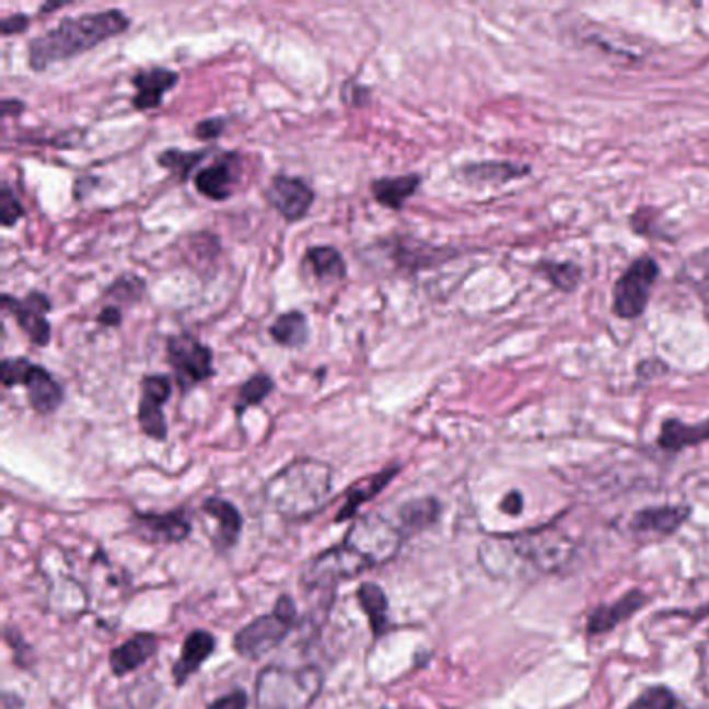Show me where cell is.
Returning a JSON list of instances; mask_svg holds the SVG:
<instances>
[{"label": "cell", "instance_id": "6da1fadb", "mask_svg": "<svg viewBox=\"0 0 709 709\" xmlns=\"http://www.w3.org/2000/svg\"><path fill=\"white\" fill-rule=\"evenodd\" d=\"M131 20L119 9L65 18L57 27L27 44V65L32 71H44L50 65L63 63L98 44L121 36L129 30Z\"/></svg>", "mask_w": 709, "mask_h": 709}, {"label": "cell", "instance_id": "7a4b0ae2", "mask_svg": "<svg viewBox=\"0 0 709 709\" xmlns=\"http://www.w3.org/2000/svg\"><path fill=\"white\" fill-rule=\"evenodd\" d=\"M334 468L327 462L298 458L265 485V500L283 521H306L332 498Z\"/></svg>", "mask_w": 709, "mask_h": 709}, {"label": "cell", "instance_id": "3957f363", "mask_svg": "<svg viewBox=\"0 0 709 709\" xmlns=\"http://www.w3.org/2000/svg\"><path fill=\"white\" fill-rule=\"evenodd\" d=\"M323 690L316 666H267L256 678V709H306Z\"/></svg>", "mask_w": 709, "mask_h": 709}, {"label": "cell", "instance_id": "277c9868", "mask_svg": "<svg viewBox=\"0 0 709 709\" xmlns=\"http://www.w3.org/2000/svg\"><path fill=\"white\" fill-rule=\"evenodd\" d=\"M298 623V609L290 595H279L271 612L254 618L233 637V649L246 660H260L281 646Z\"/></svg>", "mask_w": 709, "mask_h": 709}, {"label": "cell", "instance_id": "5b68a950", "mask_svg": "<svg viewBox=\"0 0 709 709\" xmlns=\"http://www.w3.org/2000/svg\"><path fill=\"white\" fill-rule=\"evenodd\" d=\"M341 542L358 556H362L373 568L390 563L402 549L404 533L399 526L381 514L358 516Z\"/></svg>", "mask_w": 709, "mask_h": 709}, {"label": "cell", "instance_id": "8992f818", "mask_svg": "<svg viewBox=\"0 0 709 709\" xmlns=\"http://www.w3.org/2000/svg\"><path fill=\"white\" fill-rule=\"evenodd\" d=\"M658 277L660 265L651 256H639L614 286V314L635 321L646 313Z\"/></svg>", "mask_w": 709, "mask_h": 709}, {"label": "cell", "instance_id": "52a82bcc", "mask_svg": "<svg viewBox=\"0 0 709 709\" xmlns=\"http://www.w3.org/2000/svg\"><path fill=\"white\" fill-rule=\"evenodd\" d=\"M367 570H373V566L341 542L314 556L313 562L304 568L302 584L306 589H335L337 584L356 579Z\"/></svg>", "mask_w": 709, "mask_h": 709}, {"label": "cell", "instance_id": "ba28073f", "mask_svg": "<svg viewBox=\"0 0 709 709\" xmlns=\"http://www.w3.org/2000/svg\"><path fill=\"white\" fill-rule=\"evenodd\" d=\"M167 360L182 392H189L214 376L212 350L191 334L167 337Z\"/></svg>", "mask_w": 709, "mask_h": 709}, {"label": "cell", "instance_id": "9c48e42d", "mask_svg": "<svg viewBox=\"0 0 709 709\" xmlns=\"http://www.w3.org/2000/svg\"><path fill=\"white\" fill-rule=\"evenodd\" d=\"M0 304H2L4 313L11 314L15 318V323L22 327L23 334L27 335V339L34 346L44 348L50 344L53 329H50V323L46 321V314L50 313L53 304H50L48 295H44L43 292H30L22 300H18V298L4 293L0 298Z\"/></svg>", "mask_w": 709, "mask_h": 709}, {"label": "cell", "instance_id": "30bf717a", "mask_svg": "<svg viewBox=\"0 0 709 709\" xmlns=\"http://www.w3.org/2000/svg\"><path fill=\"white\" fill-rule=\"evenodd\" d=\"M173 392V381L167 375H147L142 379V397L138 406V425L147 438L165 441L168 435L163 406Z\"/></svg>", "mask_w": 709, "mask_h": 709}, {"label": "cell", "instance_id": "8fae6325", "mask_svg": "<svg viewBox=\"0 0 709 709\" xmlns=\"http://www.w3.org/2000/svg\"><path fill=\"white\" fill-rule=\"evenodd\" d=\"M510 545L516 549L522 560L535 563L539 570H558L563 560H568L570 543L560 533H551L547 528L537 533H526L519 537H510Z\"/></svg>", "mask_w": 709, "mask_h": 709}, {"label": "cell", "instance_id": "7c38bea8", "mask_svg": "<svg viewBox=\"0 0 709 709\" xmlns=\"http://www.w3.org/2000/svg\"><path fill=\"white\" fill-rule=\"evenodd\" d=\"M314 189L300 177L292 175H275L271 186L267 189V200L286 221L295 223L313 209Z\"/></svg>", "mask_w": 709, "mask_h": 709}, {"label": "cell", "instance_id": "4fadbf2b", "mask_svg": "<svg viewBox=\"0 0 709 709\" xmlns=\"http://www.w3.org/2000/svg\"><path fill=\"white\" fill-rule=\"evenodd\" d=\"M131 533L147 543H182L191 535V522L184 510L167 514L133 512Z\"/></svg>", "mask_w": 709, "mask_h": 709}, {"label": "cell", "instance_id": "5bb4252c", "mask_svg": "<svg viewBox=\"0 0 709 709\" xmlns=\"http://www.w3.org/2000/svg\"><path fill=\"white\" fill-rule=\"evenodd\" d=\"M22 385L25 387L27 402L36 415L48 417L63 406V385L40 364H34V362L30 364L27 373L23 376Z\"/></svg>", "mask_w": 709, "mask_h": 709}, {"label": "cell", "instance_id": "9a60e30c", "mask_svg": "<svg viewBox=\"0 0 709 709\" xmlns=\"http://www.w3.org/2000/svg\"><path fill=\"white\" fill-rule=\"evenodd\" d=\"M690 510L687 505H660V508H646L637 512L628 528L635 537L649 539V537H667L674 531L681 528V524L687 521Z\"/></svg>", "mask_w": 709, "mask_h": 709}, {"label": "cell", "instance_id": "2e32d148", "mask_svg": "<svg viewBox=\"0 0 709 709\" xmlns=\"http://www.w3.org/2000/svg\"><path fill=\"white\" fill-rule=\"evenodd\" d=\"M237 154H219L209 167L200 168L194 177L196 189L214 202H223L231 198L235 182H237Z\"/></svg>", "mask_w": 709, "mask_h": 709}, {"label": "cell", "instance_id": "e0dca14e", "mask_svg": "<svg viewBox=\"0 0 709 709\" xmlns=\"http://www.w3.org/2000/svg\"><path fill=\"white\" fill-rule=\"evenodd\" d=\"M179 82V73L171 71L167 67H150L140 69L133 78L131 85L136 88V96L131 105L136 111H150L163 105V96L171 92Z\"/></svg>", "mask_w": 709, "mask_h": 709}, {"label": "cell", "instance_id": "ac0fdd59", "mask_svg": "<svg viewBox=\"0 0 709 709\" xmlns=\"http://www.w3.org/2000/svg\"><path fill=\"white\" fill-rule=\"evenodd\" d=\"M159 651V637L152 632H138L124 646L115 647L108 655V666L115 676H127L148 664Z\"/></svg>", "mask_w": 709, "mask_h": 709}, {"label": "cell", "instance_id": "d6986e66", "mask_svg": "<svg viewBox=\"0 0 709 709\" xmlns=\"http://www.w3.org/2000/svg\"><path fill=\"white\" fill-rule=\"evenodd\" d=\"M202 512L210 516L212 521L219 522L217 533L212 535V547L219 554H228L237 545V539L242 535V526H244V519L240 514V510L231 503V501L223 500V498H209L202 503Z\"/></svg>", "mask_w": 709, "mask_h": 709}, {"label": "cell", "instance_id": "ffe728a7", "mask_svg": "<svg viewBox=\"0 0 709 709\" xmlns=\"http://www.w3.org/2000/svg\"><path fill=\"white\" fill-rule=\"evenodd\" d=\"M217 647V639L212 637V632L209 630H191L186 641H184V647H182V653H179V660L173 664V681L177 687L186 685L189 678L200 670V666L209 660Z\"/></svg>", "mask_w": 709, "mask_h": 709}, {"label": "cell", "instance_id": "44dd1931", "mask_svg": "<svg viewBox=\"0 0 709 709\" xmlns=\"http://www.w3.org/2000/svg\"><path fill=\"white\" fill-rule=\"evenodd\" d=\"M647 604V595L643 591L635 589L630 593H626L623 600L614 602V604L602 605L597 607L591 616H589V623H586V632L597 637V635H604V632H609L614 630L616 626L620 623L628 620L630 616H635L643 605Z\"/></svg>", "mask_w": 709, "mask_h": 709}, {"label": "cell", "instance_id": "7402d4cb", "mask_svg": "<svg viewBox=\"0 0 709 709\" xmlns=\"http://www.w3.org/2000/svg\"><path fill=\"white\" fill-rule=\"evenodd\" d=\"M399 470H402V466L394 464V466H390V468H385V470H379V473L371 475V477H367V479L358 480L356 485H352V487L348 489L346 501H344V505L339 508V512H337V516H335V522L352 521V519H356L358 508H360L362 503H367V501L375 500L376 496H379V493H381V491H383L392 480L396 479V475Z\"/></svg>", "mask_w": 709, "mask_h": 709}, {"label": "cell", "instance_id": "603a6c76", "mask_svg": "<svg viewBox=\"0 0 709 709\" xmlns=\"http://www.w3.org/2000/svg\"><path fill=\"white\" fill-rule=\"evenodd\" d=\"M422 177L418 173L397 175V177H379L371 184V194L376 202L385 209H404L406 200L417 194Z\"/></svg>", "mask_w": 709, "mask_h": 709}, {"label": "cell", "instance_id": "cb8c5ba5", "mask_svg": "<svg viewBox=\"0 0 709 709\" xmlns=\"http://www.w3.org/2000/svg\"><path fill=\"white\" fill-rule=\"evenodd\" d=\"M706 441H709V420L699 425H687L678 418H667L662 422L658 445L666 452H683L685 448H693Z\"/></svg>", "mask_w": 709, "mask_h": 709}, {"label": "cell", "instance_id": "d4e9b609", "mask_svg": "<svg viewBox=\"0 0 709 709\" xmlns=\"http://www.w3.org/2000/svg\"><path fill=\"white\" fill-rule=\"evenodd\" d=\"M304 267L313 271L318 283H337L348 277L344 256L334 246H313L304 254Z\"/></svg>", "mask_w": 709, "mask_h": 709}, {"label": "cell", "instance_id": "484cf974", "mask_svg": "<svg viewBox=\"0 0 709 709\" xmlns=\"http://www.w3.org/2000/svg\"><path fill=\"white\" fill-rule=\"evenodd\" d=\"M356 600L369 618L373 637L379 639L381 635H385L390 628V618H387L390 602L385 591L376 583H362L356 591Z\"/></svg>", "mask_w": 709, "mask_h": 709}, {"label": "cell", "instance_id": "4316f807", "mask_svg": "<svg viewBox=\"0 0 709 709\" xmlns=\"http://www.w3.org/2000/svg\"><path fill=\"white\" fill-rule=\"evenodd\" d=\"M441 505L435 498H418V500L406 501L397 510L399 519V531L404 535H415L429 526H433L439 521Z\"/></svg>", "mask_w": 709, "mask_h": 709}, {"label": "cell", "instance_id": "83f0119b", "mask_svg": "<svg viewBox=\"0 0 709 709\" xmlns=\"http://www.w3.org/2000/svg\"><path fill=\"white\" fill-rule=\"evenodd\" d=\"M462 177L473 184H508L512 179H519L531 173L528 165H512V163H475V165H464L460 168Z\"/></svg>", "mask_w": 709, "mask_h": 709}, {"label": "cell", "instance_id": "f1b7e54d", "mask_svg": "<svg viewBox=\"0 0 709 709\" xmlns=\"http://www.w3.org/2000/svg\"><path fill=\"white\" fill-rule=\"evenodd\" d=\"M269 334H271L272 341L283 348H290V350L302 348L311 335L306 314L300 313V311L279 314L269 327Z\"/></svg>", "mask_w": 709, "mask_h": 709}, {"label": "cell", "instance_id": "f546056e", "mask_svg": "<svg viewBox=\"0 0 709 709\" xmlns=\"http://www.w3.org/2000/svg\"><path fill=\"white\" fill-rule=\"evenodd\" d=\"M272 390H275V381L267 373H256L248 381H244L242 387L237 390L235 406H233L235 417L242 418L248 408L260 406L267 397L271 396Z\"/></svg>", "mask_w": 709, "mask_h": 709}, {"label": "cell", "instance_id": "4dcf8cb0", "mask_svg": "<svg viewBox=\"0 0 709 709\" xmlns=\"http://www.w3.org/2000/svg\"><path fill=\"white\" fill-rule=\"evenodd\" d=\"M535 271L543 275L556 290L563 293L574 292L583 279V269L574 263L542 260L539 265H535Z\"/></svg>", "mask_w": 709, "mask_h": 709}, {"label": "cell", "instance_id": "1f68e13d", "mask_svg": "<svg viewBox=\"0 0 709 709\" xmlns=\"http://www.w3.org/2000/svg\"><path fill=\"white\" fill-rule=\"evenodd\" d=\"M209 156V150H200V152H182L177 148H168L165 152L159 154V165L171 171L179 182H186L191 171L198 167V163H202Z\"/></svg>", "mask_w": 709, "mask_h": 709}, {"label": "cell", "instance_id": "d6a6232c", "mask_svg": "<svg viewBox=\"0 0 709 709\" xmlns=\"http://www.w3.org/2000/svg\"><path fill=\"white\" fill-rule=\"evenodd\" d=\"M683 277L695 292L709 302V248L688 258L683 267Z\"/></svg>", "mask_w": 709, "mask_h": 709}, {"label": "cell", "instance_id": "836d02e7", "mask_svg": "<svg viewBox=\"0 0 709 709\" xmlns=\"http://www.w3.org/2000/svg\"><path fill=\"white\" fill-rule=\"evenodd\" d=\"M144 293H147V281L133 272H126L108 286L105 295L117 300L119 304H133V302H140L144 298Z\"/></svg>", "mask_w": 709, "mask_h": 709}, {"label": "cell", "instance_id": "e575fe53", "mask_svg": "<svg viewBox=\"0 0 709 709\" xmlns=\"http://www.w3.org/2000/svg\"><path fill=\"white\" fill-rule=\"evenodd\" d=\"M25 217V209H23L18 194L11 189L9 184H2L0 188V221H2V228H13L18 225Z\"/></svg>", "mask_w": 709, "mask_h": 709}, {"label": "cell", "instance_id": "d590c367", "mask_svg": "<svg viewBox=\"0 0 709 709\" xmlns=\"http://www.w3.org/2000/svg\"><path fill=\"white\" fill-rule=\"evenodd\" d=\"M626 709H676V697L666 687H651Z\"/></svg>", "mask_w": 709, "mask_h": 709}, {"label": "cell", "instance_id": "8d00e7d4", "mask_svg": "<svg viewBox=\"0 0 709 709\" xmlns=\"http://www.w3.org/2000/svg\"><path fill=\"white\" fill-rule=\"evenodd\" d=\"M30 360L27 358H4L2 364H0V379H2V385L7 390L15 387V385H22L23 376L27 373L30 369Z\"/></svg>", "mask_w": 709, "mask_h": 709}, {"label": "cell", "instance_id": "74e56055", "mask_svg": "<svg viewBox=\"0 0 709 709\" xmlns=\"http://www.w3.org/2000/svg\"><path fill=\"white\" fill-rule=\"evenodd\" d=\"M658 212L651 209H639L630 217V228L637 235H653L658 225Z\"/></svg>", "mask_w": 709, "mask_h": 709}, {"label": "cell", "instance_id": "f35d334b", "mask_svg": "<svg viewBox=\"0 0 709 709\" xmlns=\"http://www.w3.org/2000/svg\"><path fill=\"white\" fill-rule=\"evenodd\" d=\"M228 126H230V121L225 117H210L194 127V136L198 140H217L219 136H223Z\"/></svg>", "mask_w": 709, "mask_h": 709}, {"label": "cell", "instance_id": "ab89813d", "mask_svg": "<svg viewBox=\"0 0 709 709\" xmlns=\"http://www.w3.org/2000/svg\"><path fill=\"white\" fill-rule=\"evenodd\" d=\"M207 709H248V693L242 688H235L228 695L214 699Z\"/></svg>", "mask_w": 709, "mask_h": 709}, {"label": "cell", "instance_id": "60d3db41", "mask_svg": "<svg viewBox=\"0 0 709 709\" xmlns=\"http://www.w3.org/2000/svg\"><path fill=\"white\" fill-rule=\"evenodd\" d=\"M371 90L364 85H358L356 82H346L341 88V98L344 103L350 106H364L369 103Z\"/></svg>", "mask_w": 709, "mask_h": 709}, {"label": "cell", "instance_id": "b9f144b4", "mask_svg": "<svg viewBox=\"0 0 709 709\" xmlns=\"http://www.w3.org/2000/svg\"><path fill=\"white\" fill-rule=\"evenodd\" d=\"M30 27V18L27 15H9L0 22V32L2 36H15V34H22Z\"/></svg>", "mask_w": 709, "mask_h": 709}, {"label": "cell", "instance_id": "7bdbcfd3", "mask_svg": "<svg viewBox=\"0 0 709 709\" xmlns=\"http://www.w3.org/2000/svg\"><path fill=\"white\" fill-rule=\"evenodd\" d=\"M121 321H124L121 309L115 306V304H108V306H105V309L101 311V314H98V323L105 325V327H119Z\"/></svg>", "mask_w": 709, "mask_h": 709}, {"label": "cell", "instance_id": "ee69618b", "mask_svg": "<svg viewBox=\"0 0 709 709\" xmlns=\"http://www.w3.org/2000/svg\"><path fill=\"white\" fill-rule=\"evenodd\" d=\"M501 512L510 514V516H519L522 512V496L519 491L508 493L500 503Z\"/></svg>", "mask_w": 709, "mask_h": 709}, {"label": "cell", "instance_id": "f6af8a7d", "mask_svg": "<svg viewBox=\"0 0 709 709\" xmlns=\"http://www.w3.org/2000/svg\"><path fill=\"white\" fill-rule=\"evenodd\" d=\"M23 108H25V105H23L22 101H15V98L2 101V115L4 117H18Z\"/></svg>", "mask_w": 709, "mask_h": 709}, {"label": "cell", "instance_id": "bcb514c9", "mask_svg": "<svg viewBox=\"0 0 709 709\" xmlns=\"http://www.w3.org/2000/svg\"><path fill=\"white\" fill-rule=\"evenodd\" d=\"M61 7H65V2H48V4H44L43 13H53V11H57V9H61Z\"/></svg>", "mask_w": 709, "mask_h": 709}]
</instances>
